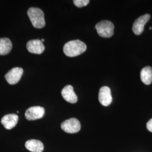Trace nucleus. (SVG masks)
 Wrapping results in <instances>:
<instances>
[{
    "instance_id": "nucleus-6",
    "label": "nucleus",
    "mask_w": 152,
    "mask_h": 152,
    "mask_svg": "<svg viewBox=\"0 0 152 152\" xmlns=\"http://www.w3.org/2000/svg\"><path fill=\"white\" fill-rule=\"evenodd\" d=\"M23 73V69L22 68H14L6 75V80L10 85H15L20 80Z\"/></svg>"
},
{
    "instance_id": "nucleus-1",
    "label": "nucleus",
    "mask_w": 152,
    "mask_h": 152,
    "mask_svg": "<svg viewBox=\"0 0 152 152\" xmlns=\"http://www.w3.org/2000/svg\"><path fill=\"white\" fill-rule=\"evenodd\" d=\"M87 49V46L79 39L72 40L64 45L63 51L69 57H75L83 54Z\"/></svg>"
},
{
    "instance_id": "nucleus-7",
    "label": "nucleus",
    "mask_w": 152,
    "mask_h": 152,
    "mask_svg": "<svg viewBox=\"0 0 152 152\" xmlns=\"http://www.w3.org/2000/svg\"><path fill=\"white\" fill-rule=\"evenodd\" d=\"M99 100L104 107H107L112 102V96L110 88L107 86L101 87L99 92Z\"/></svg>"
},
{
    "instance_id": "nucleus-15",
    "label": "nucleus",
    "mask_w": 152,
    "mask_h": 152,
    "mask_svg": "<svg viewBox=\"0 0 152 152\" xmlns=\"http://www.w3.org/2000/svg\"><path fill=\"white\" fill-rule=\"evenodd\" d=\"M90 2L89 0H75L73 1V3L75 5L78 7H82L83 6H87Z\"/></svg>"
},
{
    "instance_id": "nucleus-17",
    "label": "nucleus",
    "mask_w": 152,
    "mask_h": 152,
    "mask_svg": "<svg viewBox=\"0 0 152 152\" xmlns=\"http://www.w3.org/2000/svg\"><path fill=\"white\" fill-rule=\"evenodd\" d=\"M41 41H42V42H44V41H45V39H43V38H42V39H41Z\"/></svg>"
},
{
    "instance_id": "nucleus-10",
    "label": "nucleus",
    "mask_w": 152,
    "mask_h": 152,
    "mask_svg": "<svg viewBox=\"0 0 152 152\" xmlns=\"http://www.w3.org/2000/svg\"><path fill=\"white\" fill-rule=\"evenodd\" d=\"M18 115L15 114H6L1 119V124L6 129L11 130L16 126L18 122Z\"/></svg>"
},
{
    "instance_id": "nucleus-16",
    "label": "nucleus",
    "mask_w": 152,
    "mask_h": 152,
    "mask_svg": "<svg viewBox=\"0 0 152 152\" xmlns=\"http://www.w3.org/2000/svg\"><path fill=\"white\" fill-rule=\"evenodd\" d=\"M147 128L148 130L152 132V118L147 122Z\"/></svg>"
},
{
    "instance_id": "nucleus-13",
    "label": "nucleus",
    "mask_w": 152,
    "mask_h": 152,
    "mask_svg": "<svg viewBox=\"0 0 152 152\" xmlns=\"http://www.w3.org/2000/svg\"><path fill=\"white\" fill-rule=\"evenodd\" d=\"M12 47V42L9 38H0V55L8 54L11 51Z\"/></svg>"
},
{
    "instance_id": "nucleus-18",
    "label": "nucleus",
    "mask_w": 152,
    "mask_h": 152,
    "mask_svg": "<svg viewBox=\"0 0 152 152\" xmlns=\"http://www.w3.org/2000/svg\"><path fill=\"white\" fill-rule=\"evenodd\" d=\"M149 29H152V27H150V28H149Z\"/></svg>"
},
{
    "instance_id": "nucleus-3",
    "label": "nucleus",
    "mask_w": 152,
    "mask_h": 152,
    "mask_svg": "<svg viewBox=\"0 0 152 152\" xmlns=\"http://www.w3.org/2000/svg\"><path fill=\"white\" fill-rule=\"evenodd\" d=\"M98 34L103 38L111 37L114 34V24L109 20H102L95 26Z\"/></svg>"
},
{
    "instance_id": "nucleus-11",
    "label": "nucleus",
    "mask_w": 152,
    "mask_h": 152,
    "mask_svg": "<svg viewBox=\"0 0 152 152\" xmlns=\"http://www.w3.org/2000/svg\"><path fill=\"white\" fill-rule=\"evenodd\" d=\"M61 95L65 101L70 103H76L78 98L73 90V87L71 85H67L61 91Z\"/></svg>"
},
{
    "instance_id": "nucleus-14",
    "label": "nucleus",
    "mask_w": 152,
    "mask_h": 152,
    "mask_svg": "<svg viewBox=\"0 0 152 152\" xmlns=\"http://www.w3.org/2000/svg\"><path fill=\"white\" fill-rule=\"evenodd\" d=\"M141 81L149 85L152 82V68L148 66L142 69L140 72Z\"/></svg>"
},
{
    "instance_id": "nucleus-5",
    "label": "nucleus",
    "mask_w": 152,
    "mask_h": 152,
    "mask_svg": "<svg viewBox=\"0 0 152 152\" xmlns=\"http://www.w3.org/2000/svg\"><path fill=\"white\" fill-rule=\"evenodd\" d=\"M44 114V108L39 106H35L28 109L25 113V117L27 120L34 121L42 118Z\"/></svg>"
},
{
    "instance_id": "nucleus-9",
    "label": "nucleus",
    "mask_w": 152,
    "mask_h": 152,
    "mask_svg": "<svg viewBox=\"0 0 152 152\" xmlns=\"http://www.w3.org/2000/svg\"><path fill=\"white\" fill-rule=\"evenodd\" d=\"M28 51L33 54H41L45 50V46L39 39H33L28 41L27 44Z\"/></svg>"
},
{
    "instance_id": "nucleus-4",
    "label": "nucleus",
    "mask_w": 152,
    "mask_h": 152,
    "mask_svg": "<svg viewBox=\"0 0 152 152\" xmlns=\"http://www.w3.org/2000/svg\"><path fill=\"white\" fill-rule=\"evenodd\" d=\"M80 121L75 118L65 120L61 124V128L65 132L68 134H75L81 130Z\"/></svg>"
},
{
    "instance_id": "nucleus-2",
    "label": "nucleus",
    "mask_w": 152,
    "mask_h": 152,
    "mask_svg": "<svg viewBox=\"0 0 152 152\" xmlns=\"http://www.w3.org/2000/svg\"><path fill=\"white\" fill-rule=\"evenodd\" d=\"M27 14L34 27L41 29L45 26L44 12L40 9L31 7L28 10Z\"/></svg>"
},
{
    "instance_id": "nucleus-12",
    "label": "nucleus",
    "mask_w": 152,
    "mask_h": 152,
    "mask_svg": "<svg viewBox=\"0 0 152 152\" xmlns=\"http://www.w3.org/2000/svg\"><path fill=\"white\" fill-rule=\"evenodd\" d=\"M25 147L31 152H42L44 149L43 143L38 140H29L26 141Z\"/></svg>"
},
{
    "instance_id": "nucleus-8",
    "label": "nucleus",
    "mask_w": 152,
    "mask_h": 152,
    "mask_svg": "<svg viewBox=\"0 0 152 152\" xmlns=\"http://www.w3.org/2000/svg\"><path fill=\"white\" fill-rule=\"evenodd\" d=\"M151 15L145 14L140 16L134 22L132 26V31L136 35L141 34L144 31V28L147 22L150 19Z\"/></svg>"
}]
</instances>
